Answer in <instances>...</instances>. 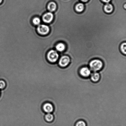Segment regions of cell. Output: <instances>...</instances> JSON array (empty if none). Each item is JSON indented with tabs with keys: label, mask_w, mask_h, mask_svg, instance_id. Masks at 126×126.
Listing matches in <instances>:
<instances>
[{
	"label": "cell",
	"mask_w": 126,
	"mask_h": 126,
	"mask_svg": "<svg viewBox=\"0 0 126 126\" xmlns=\"http://www.w3.org/2000/svg\"><path fill=\"white\" fill-rule=\"evenodd\" d=\"M75 11L78 13H81L83 12L85 9V6L84 4L81 2L78 3L75 5Z\"/></svg>",
	"instance_id": "30bf717a"
},
{
	"label": "cell",
	"mask_w": 126,
	"mask_h": 126,
	"mask_svg": "<svg viewBox=\"0 0 126 126\" xmlns=\"http://www.w3.org/2000/svg\"><path fill=\"white\" fill-rule=\"evenodd\" d=\"M2 0H0V3H1V2H2Z\"/></svg>",
	"instance_id": "ffe728a7"
},
{
	"label": "cell",
	"mask_w": 126,
	"mask_h": 126,
	"mask_svg": "<svg viewBox=\"0 0 126 126\" xmlns=\"http://www.w3.org/2000/svg\"><path fill=\"white\" fill-rule=\"evenodd\" d=\"M44 118L47 122L50 123L53 121L54 116L53 114L50 113H47V114L45 115Z\"/></svg>",
	"instance_id": "4fadbf2b"
},
{
	"label": "cell",
	"mask_w": 126,
	"mask_h": 126,
	"mask_svg": "<svg viewBox=\"0 0 126 126\" xmlns=\"http://www.w3.org/2000/svg\"><path fill=\"white\" fill-rule=\"evenodd\" d=\"M54 18V15L51 12H48L46 13L43 16V20L44 22L46 23H50Z\"/></svg>",
	"instance_id": "ba28073f"
},
{
	"label": "cell",
	"mask_w": 126,
	"mask_h": 126,
	"mask_svg": "<svg viewBox=\"0 0 126 126\" xmlns=\"http://www.w3.org/2000/svg\"><path fill=\"white\" fill-rule=\"evenodd\" d=\"M43 111L46 113H50L53 112L54 108L51 103L47 102L44 103L42 107Z\"/></svg>",
	"instance_id": "8992f818"
},
{
	"label": "cell",
	"mask_w": 126,
	"mask_h": 126,
	"mask_svg": "<svg viewBox=\"0 0 126 126\" xmlns=\"http://www.w3.org/2000/svg\"><path fill=\"white\" fill-rule=\"evenodd\" d=\"M6 86V83L3 80H0V89H3Z\"/></svg>",
	"instance_id": "e0dca14e"
},
{
	"label": "cell",
	"mask_w": 126,
	"mask_h": 126,
	"mask_svg": "<svg viewBox=\"0 0 126 126\" xmlns=\"http://www.w3.org/2000/svg\"><path fill=\"white\" fill-rule=\"evenodd\" d=\"M37 31L39 34L42 35H46L49 33L50 29L48 26L45 25H40L37 28Z\"/></svg>",
	"instance_id": "5b68a950"
},
{
	"label": "cell",
	"mask_w": 126,
	"mask_h": 126,
	"mask_svg": "<svg viewBox=\"0 0 126 126\" xmlns=\"http://www.w3.org/2000/svg\"><path fill=\"white\" fill-rule=\"evenodd\" d=\"M120 50L122 53L124 55H126V43L124 42L120 46Z\"/></svg>",
	"instance_id": "5bb4252c"
},
{
	"label": "cell",
	"mask_w": 126,
	"mask_h": 126,
	"mask_svg": "<svg viewBox=\"0 0 126 126\" xmlns=\"http://www.w3.org/2000/svg\"><path fill=\"white\" fill-rule=\"evenodd\" d=\"M103 9L104 11L106 13L110 14L113 12L114 8L111 4L108 3L104 5Z\"/></svg>",
	"instance_id": "9c48e42d"
},
{
	"label": "cell",
	"mask_w": 126,
	"mask_h": 126,
	"mask_svg": "<svg viewBox=\"0 0 126 126\" xmlns=\"http://www.w3.org/2000/svg\"><path fill=\"white\" fill-rule=\"evenodd\" d=\"M89 66L91 71H99L103 68V64L102 61L99 59H94L90 61Z\"/></svg>",
	"instance_id": "6da1fadb"
},
{
	"label": "cell",
	"mask_w": 126,
	"mask_h": 126,
	"mask_svg": "<svg viewBox=\"0 0 126 126\" xmlns=\"http://www.w3.org/2000/svg\"><path fill=\"white\" fill-rule=\"evenodd\" d=\"M33 23L35 25H39L40 23V20L39 18L36 17L33 19Z\"/></svg>",
	"instance_id": "2e32d148"
},
{
	"label": "cell",
	"mask_w": 126,
	"mask_h": 126,
	"mask_svg": "<svg viewBox=\"0 0 126 126\" xmlns=\"http://www.w3.org/2000/svg\"><path fill=\"white\" fill-rule=\"evenodd\" d=\"M79 74L82 77L89 78L91 75V71L88 67L84 66L80 69Z\"/></svg>",
	"instance_id": "277c9868"
},
{
	"label": "cell",
	"mask_w": 126,
	"mask_h": 126,
	"mask_svg": "<svg viewBox=\"0 0 126 126\" xmlns=\"http://www.w3.org/2000/svg\"><path fill=\"white\" fill-rule=\"evenodd\" d=\"M75 126H86V124L83 120H79L77 122Z\"/></svg>",
	"instance_id": "9a60e30c"
},
{
	"label": "cell",
	"mask_w": 126,
	"mask_h": 126,
	"mask_svg": "<svg viewBox=\"0 0 126 126\" xmlns=\"http://www.w3.org/2000/svg\"><path fill=\"white\" fill-rule=\"evenodd\" d=\"M90 76V79L91 81L94 82H98L100 78L99 73L97 72H93L91 73Z\"/></svg>",
	"instance_id": "52a82bcc"
},
{
	"label": "cell",
	"mask_w": 126,
	"mask_h": 126,
	"mask_svg": "<svg viewBox=\"0 0 126 126\" xmlns=\"http://www.w3.org/2000/svg\"><path fill=\"white\" fill-rule=\"evenodd\" d=\"M102 2L106 3H109L111 0H101Z\"/></svg>",
	"instance_id": "ac0fdd59"
},
{
	"label": "cell",
	"mask_w": 126,
	"mask_h": 126,
	"mask_svg": "<svg viewBox=\"0 0 126 126\" xmlns=\"http://www.w3.org/2000/svg\"><path fill=\"white\" fill-rule=\"evenodd\" d=\"M48 8L50 12H54L56 9L57 5L55 2H50L48 5Z\"/></svg>",
	"instance_id": "7c38bea8"
},
{
	"label": "cell",
	"mask_w": 126,
	"mask_h": 126,
	"mask_svg": "<svg viewBox=\"0 0 126 126\" xmlns=\"http://www.w3.org/2000/svg\"><path fill=\"white\" fill-rule=\"evenodd\" d=\"M70 57L67 55H63L60 58L58 62V65L60 67H66L70 64Z\"/></svg>",
	"instance_id": "3957f363"
},
{
	"label": "cell",
	"mask_w": 126,
	"mask_h": 126,
	"mask_svg": "<svg viewBox=\"0 0 126 126\" xmlns=\"http://www.w3.org/2000/svg\"><path fill=\"white\" fill-rule=\"evenodd\" d=\"M83 2H87L89 1V0H80Z\"/></svg>",
	"instance_id": "d6986e66"
},
{
	"label": "cell",
	"mask_w": 126,
	"mask_h": 126,
	"mask_svg": "<svg viewBox=\"0 0 126 126\" xmlns=\"http://www.w3.org/2000/svg\"><path fill=\"white\" fill-rule=\"evenodd\" d=\"M56 49L57 51L60 52H63L65 51L66 49V46L63 42L59 43L56 45Z\"/></svg>",
	"instance_id": "8fae6325"
},
{
	"label": "cell",
	"mask_w": 126,
	"mask_h": 126,
	"mask_svg": "<svg viewBox=\"0 0 126 126\" xmlns=\"http://www.w3.org/2000/svg\"><path fill=\"white\" fill-rule=\"evenodd\" d=\"M59 55L57 52L54 50H51L47 54L48 60L50 63H55L57 61L59 58Z\"/></svg>",
	"instance_id": "7a4b0ae2"
}]
</instances>
